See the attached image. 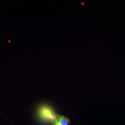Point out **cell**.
<instances>
[{
  "instance_id": "obj_1",
  "label": "cell",
  "mask_w": 125,
  "mask_h": 125,
  "mask_svg": "<svg viewBox=\"0 0 125 125\" xmlns=\"http://www.w3.org/2000/svg\"><path fill=\"white\" fill-rule=\"evenodd\" d=\"M38 114L41 120L47 122L54 121L58 116L52 108L47 105L40 106L38 109Z\"/></svg>"
},
{
  "instance_id": "obj_2",
  "label": "cell",
  "mask_w": 125,
  "mask_h": 125,
  "mask_svg": "<svg viewBox=\"0 0 125 125\" xmlns=\"http://www.w3.org/2000/svg\"><path fill=\"white\" fill-rule=\"evenodd\" d=\"M69 120L64 116L58 115L53 121L54 125H69Z\"/></svg>"
}]
</instances>
